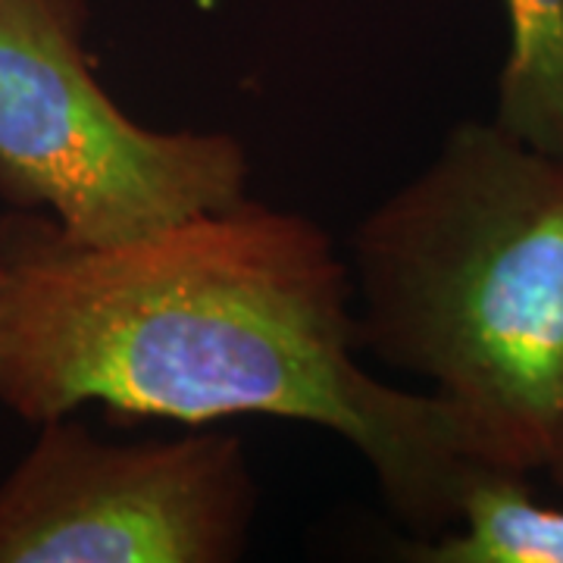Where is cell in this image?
<instances>
[{
	"mask_svg": "<svg viewBox=\"0 0 563 563\" xmlns=\"http://www.w3.org/2000/svg\"><path fill=\"white\" fill-rule=\"evenodd\" d=\"M0 404L32 426L101 404L210 426L276 417L335 432L388 510L432 539L473 461L432 391L361 363L354 282L332 235L244 195L144 239L81 247L44 213L0 220Z\"/></svg>",
	"mask_w": 563,
	"mask_h": 563,
	"instance_id": "cell-1",
	"label": "cell"
},
{
	"mask_svg": "<svg viewBox=\"0 0 563 563\" xmlns=\"http://www.w3.org/2000/svg\"><path fill=\"white\" fill-rule=\"evenodd\" d=\"M363 354L432 385L473 461L544 470L563 420V157L457 122L351 239Z\"/></svg>",
	"mask_w": 563,
	"mask_h": 563,
	"instance_id": "cell-2",
	"label": "cell"
},
{
	"mask_svg": "<svg viewBox=\"0 0 563 563\" xmlns=\"http://www.w3.org/2000/svg\"><path fill=\"white\" fill-rule=\"evenodd\" d=\"M85 25V0H0V198L81 247L242 201V141L132 120L91 69Z\"/></svg>",
	"mask_w": 563,
	"mask_h": 563,
	"instance_id": "cell-3",
	"label": "cell"
},
{
	"mask_svg": "<svg viewBox=\"0 0 563 563\" xmlns=\"http://www.w3.org/2000/svg\"><path fill=\"white\" fill-rule=\"evenodd\" d=\"M244 442L195 426L163 442H103L69 417L0 483V563H232L257 517Z\"/></svg>",
	"mask_w": 563,
	"mask_h": 563,
	"instance_id": "cell-4",
	"label": "cell"
},
{
	"mask_svg": "<svg viewBox=\"0 0 563 563\" xmlns=\"http://www.w3.org/2000/svg\"><path fill=\"white\" fill-rule=\"evenodd\" d=\"M413 563H563V510L542 504L526 473L476 463L457 520L404 551Z\"/></svg>",
	"mask_w": 563,
	"mask_h": 563,
	"instance_id": "cell-5",
	"label": "cell"
},
{
	"mask_svg": "<svg viewBox=\"0 0 563 563\" xmlns=\"http://www.w3.org/2000/svg\"><path fill=\"white\" fill-rule=\"evenodd\" d=\"M510 47L498 76L495 120L563 157V0H504Z\"/></svg>",
	"mask_w": 563,
	"mask_h": 563,
	"instance_id": "cell-6",
	"label": "cell"
},
{
	"mask_svg": "<svg viewBox=\"0 0 563 563\" xmlns=\"http://www.w3.org/2000/svg\"><path fill=\"white\" fill-rule=\"evenodd\" d=\"M544 473L551 476V483L558 485L563 492V420L561 429H558V439H554V448H551V457L544 463Z\"/></svg>",
	"mask_w": 563,
	"mask_h": 563,
	"instance_id": "cell-7",
	"label": "cell"
},
{
	"mask_svg": "<svg viewBox=\"0 0 563 563\" xmlns=\"http://www.w3.org/2000/svg\"><path fill=\"white\" fill-rule=\"evenodd\" d=\"M0 307H3V269H0Z\"/></svg>",
	"mask_w": 563,
	"mask_h": 563,
	"instance_id": "cell-8",
	"label": "cell"
}]
</instances>
